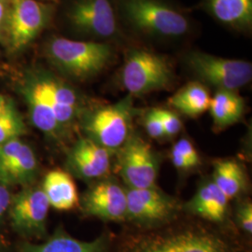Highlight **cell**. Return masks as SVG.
<instances>
[{
	"mask_svg": "<svg viewBox=\"0 0 252 252\" xmlns=\"http://www.w3.org/2000/svg\"><path fill=\"white\" fill-rule=\"evenodd\" d=\"M27 133V127L15 106L8 102L4 112L0 115V145L21 138Z\"/></svg>",
	"mask_w": 252,
	"mask_h": 252,
	"instance_id": "cell-24",
	"label": "cell"
},
{
	"mask_svg": "<svg viewBox=\"0 0 252 252\" xmlns=\"http://www.w3.org/2000/svg\"><path fill=\"white\" fill-rule=\"evenodd\" d=\"M6 17V11H5V6L2 0H0V27L3 25Z\"/></svg>",
	"mask_w": 252,
	"mask_h": 252,
	"instance_id": "cell-31",
	"label": "cell"
},
{
	"mask_svg": "<svg viewBox=\"0 0 252 252\" xmlns=\"http://www.w3.org/2000/svg\"><path fill=\"white\" fill-rule=\"evenodd\" d=\"M39 78L51 101L57 122L65 133L81 118L82 110L80 96L72 87L54 77L43 75Z\"/></svg>",
	"mask_w": 252,
	"mask_h": 252,
	"instance_id": "cell-14",
	"label": "cell"
},
{
	"mask_svg": "<svg viewBox=\"0 0 252 252\" xmlns=\"http://www.w3.org/2000/svg\"><path fill=\"white\" fill-rule=\"evenodd\" d=\"M123 10L129 24L147 35L178 37L189 31L188 19L158 0H125Z\"/></svg>",
	"mask_w": 252,
	"mask_h": 252,
	"instance_id": "cell-4",
	"label": "cell"
},
{
	"mask_svg": "<svg viewBox=\"0 0 252 252\" xmlns=\"http://www.w3.org/2000/svg\"><path fill=\"white\" fill-rule=\"evenodd\" d=\"M206 7L221 24L243 30L252 24V0H206Z\"/></svg>",
	"mask_w": 252,
	"mask_h": 252,
	"instance_id": "cell-19",
	"label": "cell"
},
{
	"mask_svg": "<svg viewBox=\"0 0 252 252\" xmlns=\"http://www.w3.org/2000/svg\"><path fill=\"white\" fill-rule=\"evenodd\" d=\"M77 31L99 37H110L117 31L114 10L108 0H78L67 13Z\"/></svg>",
	"mask_w": 252,
	"mask_h": 252,
	"instance_id": "cell-12",
	"label": "cell"
},
{
	"mask_svg": "<svg viewBox=\"0 0 252 252\" xmlns=\"http://www.w3.org/2000/svg\"><path fill=\"white\" fill-rule=\"evenodd\" d=\"M214 127L222 130L238 123L244 115L245 101L235 91L218 90L211 97L209 109Z\"/></svg>",
	"mask_w": 252,
	"mask_h": 252,
	"instance_id": "cell-20",
	"label": "cell"
},
{
	"mask_svg": "<svg viewBox=\"0 0 252 252\" xmlns=\"http://www.w3.org/2000/svg\"><path fill=\"white\" fill-rule=\"evenodd\" d=\"M170 159H171L173 165L180 171H188L191 169L187 161L173 148L170 152Z\"/></svg>",
	"mask_w": 252,
	"mask_h": 252,
	"instance_id": "cell-30",
	"label": "cell"
},
{
	"mask_svg": "<svg viewBox=\"0 0 252 252\" xmlns=\"http://www.w3.org/2000/svg\"><path fill=\"white\" fill-rule=\"evenodd\" d=\"M186 61L201 81L218 90L236 91L252 81V64L247 61L196 51L188 54Z\"/></svg>",
	"mask_w": 252,
	"mask_h": 252,
	"instance_id": "cell-6",
	"label": "cell"
},
{
	"mask_svg": "<svg viewBox=\"0 0 252 252\" xmlns=\"http://www.w3.org/2000/svg\"><path fill=\"white\" fill-rule=\"evenodd\" d=\"M144 127L147 134L152 138L161 139L165 137L162 123L158 116L156 108H152L145 113Z\"/></svg>",
	"mask_w": 252,
	"mask_h": 252,
	"instance_id": "cell-27",
	"label": "cell"
},
{
	"mask_svg": "<svg viewBox=\"0 0 252 252\" xmlns=\"http://www.w3.org/2000/svg\"><path fill=\"white\" fill-rule=\"evenodd\" d=\"M7 104H8V101L0 94V115L4 112L5 108L7 107Z\"/></svg>",
	"mask_w": 252,
	"mask_h": 252,
	"instance_id": "cell-32",
	"label": "cell"
},
{
	"mask_svg": "<svg viewBox=\"0 0 252 252\" xmlns=\"http://www.w3.org/2000/svg\"><path fill=\"white\" fill-rule=\"evenodd\" d=\"M115 153L84 136L69 149L66 165L70 173L81 180H101L109 173Z\"/></svg>",
	"mask_w": 252,
	"mask_h": 252,
	"instance_id": "cell-13",
	"label": "cell"
},
{
	"mask_svg": "<svg viewBox=\"0 0 252 252\" xmlns=\"http://www.w3.org/2000/svg\"><path fill=\"white\" fill-rule=\"evenodd\" d=\"M26 98L31 121L35 127L54 139L63 137L64 132L57 122L39 76L27 84Z\"/></svg>",
	"mask_w": 252,
	"mask_h": 252,
	"instance_id": "cell-15",
	"label": "cell"
},
{
	"mask_svg": "<svg viewBox=\"0 0 252 252\" xmlns=\"http://www.w3.org/2000/svg\"><path fill=\"white\" fill-rule=\"evenodd\" d=\"M49 8L36 0H10L6 19L9 45L20 50L28 45L46 27Z\"/></svg>",
	"mask_w": 252,
	"mask_h": 252,
	"instance_id": "cell-9",
	"label": "cell"
},
{
	"mask_svg": "<svg viewBox=\"0 0 252 252\" xmlns=\"http://www.w3.org/2000/svg\"><path fill=\"white\" fill-rule=\"evenodd\" d=\"M119 174L127 188H156L159 163L152 146L135 132L117 152Z\"/></svg>",
	"mask_w": 252,
	"mask_h": 252,
	"instance_id": "cell-5",
	"label": "cell"
},
{
	"mask_svg": "<svg viewBox=\"0 0 252 252\" xmlns=\"http://www.w3.org/2000/svg\"><path fill=\"white\" fill-rule=\"evenodd\" d=\"M48 54L60 70L81 81L99 75L113 58V51L108 44L63 37L50 42Z\"/></svg>",
	"mask_w": 252,
	"mask_h": 252,
	"instance_id": "cell-2",
	"label": "cell"
},
{
	"mask_svg": "<svg viewBox=\"0 0 252 252\" xmlns=\"http://www.w3.org/2000/svg\"><path fill=\"white\" fill-rule=\"evenodd\" d=\"M167 59L144 49L130 51L122 71V83L132 96L165 90L174 81Z\"/></svg>",
	"mask_w": 252,
	"mask_h": 252,
	"instance_id": "cell-3",
	"label": "cell"
},
{
	"mask_svg": "<svg viewBox=\"0 0 252 252\" xmlns=\"http://www.w3.org/2000/svg\"><path fill=\"white\" fill-rule=\"evenodd\" d=\"M210 101L211 96L207 86L193 81L174 94L169 99V105L188 117L196 118L209 109Z\"/></svg>",
	"mask_w": 252,
	"mask_h": 252,
	"instance_id": "cell-21",
	"label": "cell"
},
{
	"mask_svg": "<svg viewBox=\"0 0 252 252\" xmlns=\"http://www.w3.org/2000/svg\"><path fill=\"white\" fill-rule=\"evenodd\" d=\"M236 221L247 234L252 233V204L250 201L239 205L236 210Z\"/></svg>",
	"mask_w": 252,
	"mask_h": 252,
	"instance_id": "cell-28",
	"label": "cell"
},
{
	"mask_svg": "<svg viewBox=\"0 0 252 252\" xmlns=\"http://www.w3.org/2000/svg\"><path fill=\"white\" fill-rule=\"evenodd\" d=\"M183 207L194 216L212 222H222L228 214L229 199L212 180H209L200 185L194 195Z\"/></svg>",
	"mask_w": 252,
	"mask_h": 252,
	"instance_id": "cell-16",
	"label": "cell"
},
{
	"mask_svg": "<svg viewBox=\"0 0 252 252\" xmlns=\"http://www.w3.org/2000/svg\"><path fill=\"white\" fill-rule=\"evenodd\" d=\"M50 207L41 186L24 187L11 195L8 209L11 225L20 234L40 237L46 234Z\"/></svg>",
	"mask_w": 252,
	"mask_h": 252,
	"instance_id": "cell-8",
	"label": "cell"
},
{
	"mask_svg": "<svg viewBox=\"0 0 252 252\" xmlns=\"http://www.w3.org/2000/svg\"><path fill=\"white\" fill-rule=\"evenodd\" d=\"M137 109L133 96L128 94L115 104L98 106L81 113V128L85 137L116 153L133 131V120Z\"/></svg>",
	"mask_w": 252,
	"mask_h": 252,
	"instance_id": "cell-1",
	"label": "cell"
},
{
	"mask_svg": "<svg viewBox=\"0 0 252 252\" xmlns=\"http://www.w3.org/2000/svg\"><path fill=\"white\" fill-rule=\"evenodd\" d=\"M38 163L32 148L21 138L0 145V182L7 187L33 185Z\"/></svg>",
	"mask_w": 252,
	"mask_h": 252,
	"instance_id": "cell-10",
	"label": "cell"
},
{
	"mask_svg": "<svg viewBox=\"0 0 252 252\" xmlns=\"http://www.w3.org/2000/svg\"><path fill=\"white\" fill-rule=\"evenodd\" d=\"M82 211L104 220H126V191L117 181L101 180L94 184L80 200Z\"/></svg>",
	"mask_w": 252,
	"mask_h": 252,
	"instance_id": "cell-11",
	"label": "cell"
},
{
	"mask_svg": "<svg viewBox=\"0 0 252 252\" xmlns=\"http://www.w3.org/2000/svg\"><path fill=\"white\" fill-rule=\"evenodd\" d=\"M126 252H186L183 230L145 235L135 240Z\"/></svg>",
	"mask_w": 252,
	"mask_h": 252,
	"instance_id": "cell-23",
	"label": "cell"
},
{
	"mask_svg": "<svg viewBox=\"0 0 252 252\" xmlns=\"http://www.w3.org/2000/svg\"><path fill=\"white\" fill-rule=\"evenodd\" d=\"M211 180L229 200L238 197L247 188L246 172L234 159L215 161Z\"/></svg>",
	"mask_w": 252,
	"mask_h": 252,
	"instance_id": "cell-22",
	"label": "cell"
},
{
	"mask_svg": "<svg viewBox=\"0 0 252 252\" xmlns=\"http://www.w3.org/2000/svg\"><path fill=\"white\" fill-rule=\"evenodd\" d=\"M126 220L144 226L161 225L177 216L176 199L156 188H126Z\"/></svg>",
	"mask_w": 252,
	"mask_h": 252,
	"instance_id": "cell-7",
	"label": "cell"
},
{
	"mask_svg": "<svg viewBox=\"0 0 252 252\" xmlns=\"http://www.w3.org/2000/svg\"><path fill=\"white\" fill-rule=\"evenodd\" d=\"M180 155L189 163L190 168H196L201 164V158L194 146L187 138H180V140L173 146Z\"/></svg>",
	"mask_w": 252,
	"mask_h": 252,
	"instance_id": "cell-26",
	"label": "cell"
},
{
	"mask_svg": "<svg viewBox=\"0 0 252 252\" xmlns=\"http://www.w3.org/2000/svg\"><path fill=\"white\" fill-rule=\"evenodd\" d=\"M11 194L9 187L0 182V220L8 212Z\"/></svg>",
	"mask_w": 252,
	"mask_h": 252,
	"instance_id": "cell-29",
	"label": "cell"
},
{
	"mask_svg": "<svg viewBox=\"0 0 252 252\" xmlns=\"http://www.w3.org/2000/svg\"><path fill=\"white\" fill-rule=\"evenodd\" d=\"M41 188L50 206L57 210H71L80 204L78 189L69 172L59 168L48 172Z\"/></svg>",
	"mask_w": 252,
	"mask_h": 252,
	"instance_id": "cell-17",
	"label": "cell"
},
{
	"mask_svg": "<svg viewBox=\"0 0 252 252\" xmlns=\"http://www.w3.org/2000/svg\"><path fill=\"white\" fill-rule=\"evenodd\" d=\"M156 111L161 120L165 137L178 135L182 129V122L180 117L174 111L166 108H156Z\"/></svg>",
	"mask_w": 252,
	"mask_h": 252,
	"instance_id": "cell-25",
	"label": "cell"
},
{
	"mask_svg": "<svg viewBox=\"0 0 252 252\" xmlns=\"http://www.w3.org/2000/svg\"><path fill=\"white\" fill-rule=\"evenodd\" d=\"M108 244L107 235L93 241H81L59 230L44 243L23 244L19 252H107Z\"/></svg>",
	"mask_w": 252,
	"mask_h": 252,
	"instance_id": "cell-18",
	"label": "cell"
}]
</instances>
